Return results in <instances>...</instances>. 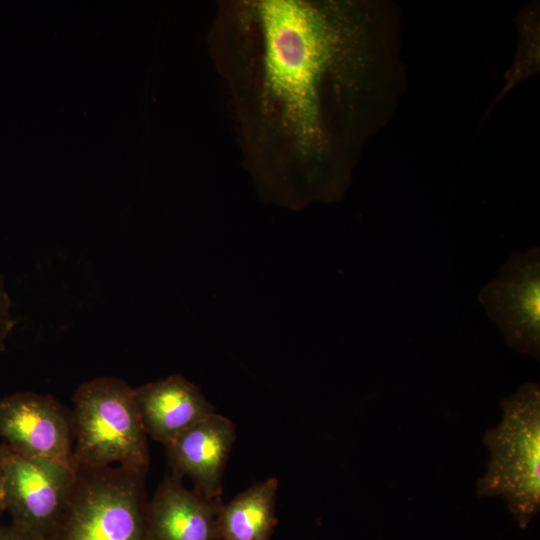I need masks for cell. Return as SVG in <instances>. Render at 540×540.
<instances>
[{
  "label": "cell",
  "instance_id": "1",
  "mask_svg": "<svg viewBox=\"0 0 540 540\" xmlns=\"http://www.w3.org/2000/svg\"><path fill=\"white\" fill-rule=\"evenodd\" d=\"M367 19L349 1L222 2L209 35L244 164L286 206L333 199L369 62Z\"/></svg>",
  "mask_w": 540,
  "mask_h": 540
},
{
  "label": "cell",
  "instance_id": "2",
  "mask_svg": "<svg viewBox=\"0 0 540 540\" xmlns=\"http://www.w3.org/2000/svg\"><path fill=\"white\" fill-rule=\"evenodd\" d=\"M500 423L485 432L490 453L480 497H502L521 528L540 507V387L525 383L500 402Z\"/></svg>",
  "mask_w": 540,
  "mask_h": 540
},
{
  "label": "cell",
  "instance_id": "3",
  "mask_svg": "<svg viewBox=\"0 0 540 540\" xmlns=\"http://www.w3.org/2000/svg\"><path fill=\"white\" fill-rule=\"evenodd\" d=\"M72 401V464L148 471V436L133 388L116 377H96L80 384Z\"/></svg>",
  "mask_w": 540,
  "mask_h": 540
},
{
  "label": "cell",
  "instance_id": "4",
  "mask_svg": "<svg viewBox=\"0 0 540 540\" xmlns=\"http://www.w3.org/2000/svg\"><path fill=\"white\" fill-rule=\"evenodd\" d=\"M72 465L71 497L49 540H148V471Z\"/></svg>",
  "mask_w": 540,
  "mask_h": 540
},
{
  "label": "cell",
  "instance_id": "5",
  "mask_svg": "<svg viewBox=\"0 0 540 540\" xmlns=\"http://www.w3.org/2000/svg\"><path fill=\"white\" fill-rule=\"evenodd\" d=\"M4 452V506L11 523L37 540L53 535L76 479L72 463Z\"/></svg>",
  "mask_w": 540,
  "mask_h": 540
},
{
  "label": "cell",
  "instance_id": "6",
  "mask_svg": "<svg viewBox=\"0 0 540 540\" xmlns=\"http://www.w3.org/2000/svg\"><path fill=\"white\" fill-rule=\"evenodd\" d=\"M478 300L506 344L539 361L540 248L512 253Z\"/></svg>",
  "mask_w": 540,
  "mask_h": 540
},
{
  "label": "cell",
  "instance_id": "7",
  "mask_svg": "<svg viewBox=\"0 0 540 540\" xmlns=\"http://www.w3.org/2000/svg\"><path fill=\"white\" fill-rule=\"evenodd\" d=\"M0 436L14 453L71 463L72 411L51 395L17 392L0 399Z\"/></svg>",
  "mask_w": 540,
  "mask_h": 540
},
{
  "label": "cell",
  "instance_id": "8",
  "mask_svg": "<svg viewBox=\"0 0 540 540\" xmlns=\"http://www.w3.org/2000/svg\"><path fill=\"white\" fill-rule=\"evenodd\" d=\"M236 438L232 421L214 413L166 445L172 472L188 476L203 496L221 502L222 478Z\"/></svg>",
  "mask_w": 540,
  "mask_h": 540
},
{
  "label": "cell",
  "instance_id": "9",
  "mask_svg": "<svg viewBox=\"0 0 540 540\" xmlns=\"http://www.w3.org/2000/svg\"><path fill=\"white\" fill-rule=\"evenodd\" d=\"M221 505L171 472L147 504L148 540H216Z\"/></svg>",
  "mask_w": 540,
  "mask_h": 540
},
{
  "label": "cell",
  "instance_id": "10",
  "mask_svg": "<svg viewBox=\"0 0 540 540\" xmlns=\"http://www.w3.org/2000/svg\"><path fill=\"white\" fill-rule=\"evenodd\" d=\"M133 391L147 436L165 446L215 413L200 389L182 375L150 382Z\"/></svg>",
  "mask_w": 540,
  "mask_h": 540
},
{
  "label": "cell",
  "instance_id": "11",
  "mask_svg": "<svg viewBox=\"0 0 540 540\" xmlns=\"http://www.w3.org/2000/svg\"><path fill=\"white\" fill-rule=\"evenodd\" d=\"M278 479L267 478L239 493L218 514V538L269 540L275 518Z\"/></svg>",
  "mask_w": 540,
  "mask_h": 540
},
{
  "label": "cell",
  "instance_id": "12",
  "mask_svg": "<svg viewBox=\"0 0 540 540\" xmlns=\"http://www.w3.org/2000/svg\"><path fill=\"white\" fill-rule=\"evenodd\" d=\"M15 326L11 315V300L6 290L5 278L0 273V353L5 350L6 341Z\"/></svg>",
  "mask_w": 540,
  "mask_h": 540
},
{
  "label": "cell",
  "instance_id": "13",
  "mask_svg": "<svg viewBox=\"0 0 540 540\" xmlns=\"http://www.w3.org/2000/svg\"><path fill=\"white\" fill-rule=\"evenodd\" d=\"M0 540H37L14 524H0Z\"/></svg>",
  "mask_w": 540,
  "mask_h": 540
},
{
  "label": "cell",
  "instance_id": "14",
  "mask_svg": "<svg viewBox=\"0 0 540 540\" xmlns=\"http://www.w3.org/2000/svg\"><path fill=\"white\" fill-rule=\"evenodd\" d=\"M5 512L4 506V452L0 445V517Z\"/></svg>",
  "mask_w": 540,
  "mask_h": 540
}]
</instances>
